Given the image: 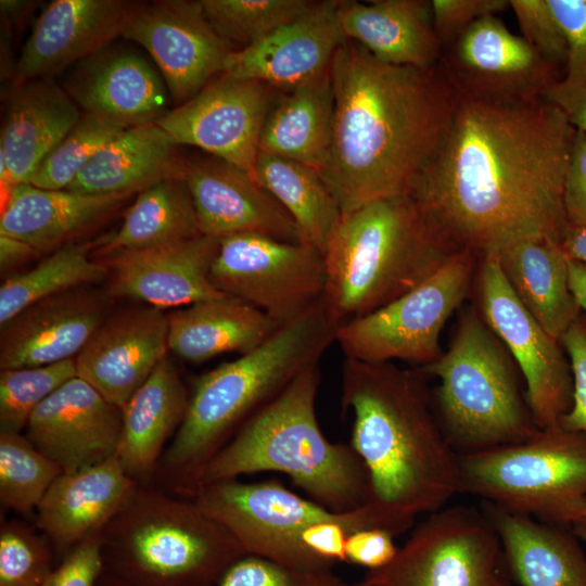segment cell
<instances>
[{
	"mask_svg": "<svg viewBox=\"0 0 586 586\" xmlns=\"http://www.w3.org/2000/svg\"><path fill=\"white\" fill-rule=\"evenodd\" d=\"M123 411L89 383L75 377L33 412L25 435L63 472L116 455Z\"/></svg>",
	"mask_w": 586,
	"mask_h": 586,
	"instance_id": "cell-18",
	"label": "cell"
},
{
	"mask_svg": "<svg viewBox=\"0 0 586 586\" xmlns=\"http://www.w3.org/2000/svg\"><path fill=\"white\" fill-rule=\"evenodd\" d=\"M426 374L394 362L345 358L342 408L369 476L366 504L394 536L459 494V455L437 420Z\"/></svg>",
	"mask_w": 586,
	"mask_h": 586,
	"instance_id": "cell-3",
	"label": "cell"
},
{
	"mask_svg": "<svg viewBox=\"0 0 586 586\" xmlns=\"http://www.w3.org/2000/svg\"><path fill=\"white\" fill-rule=\"evenodd\" d=\"M0 3L1 14L5 22L13 23L21 22L31 7L29 1L2 0Z\"/></svg>",
	"mask_w": 586,
	"mask_h": 586,
	"instance_id": "cell-56",
	"label": "cell"
},
{
	"mask_svg": "<svg viewBox=\"0 0 586 586\" xmlns=\"http://www.w3.org/2000/svg\"><path fill=\"white\" fill-rule=\"evenodd\" d=\"M520 586H586V552L562 526L483 502Z\"/></svg>",
	"mask_w": 586,
	"mask_h": 586,
	"instance_id": "cell-30",
	"label": "cell"
},
{
	"mask_svg": "<svg viewBox=\"0 0 586 586\" xmlns=\"http://www.w3.org/2000/svg\"><path fill=\"white\" fill-rule=\"evenodd\" d=\"M77 377L74 359L0 372V432L22 433L50 395Z\"/></svg>",
	"mask_w": 586,
	"mask_h": 586,
	"instance_id": "cell-42",
	"label": "cell"
},
{
	"mask_svg": "<svg viewBox=\"0 0 586 586\" xmlns=\"http://www.w3.org/2000/svg\"><path fill=\"white\" fill-rule=\"evenodd\" d=\"M204 15L225 40L250 46L309 12L308 0H201Z\"/></svg>",
	"mask_w": 586,
	"mask_h": 586,
	"instance_id": "cell-40",
	"label": "cell"
},
{
	"mask_svg": "<svg viewBox=\"0 0 586 586\" xmlns=\"http://www.w3.org/2000/svg\"><path fill=\"white\" fill-rule=\"evenodd\" d=\"M560 245L571 259L586 265V227L568 224Z\"/></svg>",
	"mask_w": 586,
	"mask_h": 586,
	"instance_id": "cell-54",
	"label": "cell"
},
{
	"mask_svg": "<svg viewBox=\"0 0 586 586\" xmlns=\"http://www.w3.org/2000/svg\"><path fill=\"white\" fill-rule=\"evenodd\" d=\"M395 536L381 527H365L352 532L345 543L346 562L377 571L388 565L399 547Z\"/></svg>",
	"mask_w": 586,
	"mask_h": 586,
	"instance_id": "cell-49",
	"label": "cell"
},
{
	"mask_svg": "<svg viewBox=\"0 0 586 586\" xmlns=\"http://www.w3.org/2000/svg\"><path fill=\"white\" fill-rule=\"evenodd\" d=\"M339 2L319 1L295 21L250 46L232 50L222 73L289 90L328 71L347 40L337 20Z\"/></svg>",
	"mask_w": 586,
	"mask_h": 586,
	"instance_id": "cell-22",
	"label": "cell"
},
{
	"mask_svg": "<svg viewBox=\"0 0 586 586\" xmlns=\"http://www.w3.org/2000/svg\"><path fill=\"white\" fill-rule=\"evenodd\" d=\"M52 546L24 522L2 520L0 526V586H43L54 569Z\"/></svg>",
	"mask_w": 586,
	"mask_h": 586,
	"instance_id": "cell-43",
	"label": "cell"
},
{
	"mask_svg": "<svg viewBox=\"0 0 586 586\" xmlns=\"http://www.w3.org/2000/svg\"><path fill=\"white\" fill-rule=\"evenodd\" d=\"M430 3L433 29L442 50L479 20L510 8L509 0H433Z\"/></svg>",
	"mask_w": 586,
	"mask_h": 586,
	"instance_id": "cell-46",
	"label": "cell"
},
{
	"mask_svg": "<svg viewBox=\"0 0 586 586\" xmlns=\"http://www.w3.org/2000/svg\"><path fill=\"white\" fill-rule=\"evenodd\" d=\"M333 570L296 569L255 555L233 562L212 586H343Z\"/></svg>",
	"mask_w": 586,
	"mask_h": 586,
	"instance_id": "cell-44",
	"label": "cell"
},
{
	"mask_svg": "<svg viewBox=\"0 0 586 586\" xmlns=\"http://www.w3.org/2000/svg\"><path fill=\"white\" fill-rule=\"evenodd\" d=\"M472 293L473 304L521 372L536 424L544 429L558 423L573 402L571 366L560 341L522 305L496 256L479 259Z\"/></svg>",
	"mask_w": 586,
	"mask_h": 586,
	"instance_id": "cell-13",
	"label": "cell"
},
{
	"mask_svg": "<svg viewBox=\"0 0 586 586\" xmlns=\"http://www.w3.org/2000/svg\"><path fill=\"white\" fill-rule=\"evenodd\" d=\"M107 300L77 288L36 302L1 326L0 369L74 359L106 319Z\"/></svg>",
	"mask_w": 586,
	"mask_h": 586,
	"instance_id": "cell-23",
	"label": "cell"
},
{
	"mask_svg": "<svg viewBox=\"0 0 586 586\" xmlns=\"http://www.w3.org/2000/svg\"><path fill=\"white\" fill-rule=\"evenodd\" d=\"M542 99L557 106L576 130L586 133V64L565 71Z\"/></svg>",
	"mask_w": 586,
	"mask_h": 586,
	"instance_id": "cell-51",
	"label": "cell"
},
{
	"mask_svg": "<svg viewBox=\"0 0 586 586\" xmlns=\"http://www.w3.org/2000/svg\"><path fill=\"white\" fill-rule=\"evenodd\" d=\"M137 485L116 455L73 472H63L36 510L37 527L53 550L64 557L84 540L100 535Z\"/></svg>",
	"mask_w": 586,
	"mask_h": 586,
	"instance_id": "cell-25",
	"label": "cell"
},
{
	"mask_svg": "<svg viewBox=\"0 0 586 586\" xmlns=\"http://www.w3.org/2000/svg\"><path fill=\"white\" fill-rule=\"evenodd\" d=\"M569 277L571 290L586 315V265L570 258Z\"/></svg>",
	"mask_w": 586,
	"mask_h": 586,
	"instance_id": "cell-55",
	"label": "cell"
},
{
	"mask_svg": "<svg viewBox=\"0 0 586 586\" xmlns=\"http://www.w3.org/2000/svg\"><path fill=\"white\" fill-rule=\"evenodd\" d=\"M373 586H512L499 537L486 513L454 505L426 515Z\"/></svg>",
	"mask_w": 586,
	"mask_h": 586,
	"instance_id": "cell-11",
	"label": "cell"
},
{
	"mask_svg": "<svg viewBox=\"0 0 586 586\" xmlns=\"http://www.w3.org/2000/svg\"><path fill=\"white\" fill-rule=\"evenodd\" d=\"M440 62L458 95L492 103L542 99L564 75L496 15L479 20L443 48Z\"/></svg>",
	"mask_w": 586,
	"mask_h": 586,
	"instance_id": "cell-15",
	"label": "cell"
},
{
	"mask_svg": "<svg viewBox=\"0 0 586 586\" xmlns=\"http://www.w3.org/2000/svg\"><path fill=\"white\" fill-rule=\"evenodd\" d=\"M522 37L549 63L564 71L568 42L547 0H509Z\"/></svg>",
	"mask_w": 586,
	"mask_h": 586,
	"instance_id": "cell-45",
	"label": "cell"
},
{
	"mask_svg": "<svg viewBox=\"0 0 586 586\" xmlns=\"http://www.w3.org/2000/svg\"><path fill=\"white\" fill-rule=\"evenodd\" d=\"M133 3L122 0H54L41 12L14 68V84L50 78L101 52L122 36Z\"/></svg>",
	"mask_w": 586,
	"mask_h": 586,
	"instance_id": "cell-24",
	"label": "cell"
},
{
	"mask_svg": "<svg viewBox=\"0 0 586 586\" xmlns=\"http://www.w3.org/2000/svg\"><path fill=\"white\" fill-rule=\"evenodd\" d=\"M168 352L167 315L149 306L106 318L74 360L77 377L123 409Z\"/></svg>",
	"mask_w": 586,
	"mask_h": 586,
	"instance_id": "cell-20",
	"label": "cell"
},
{
	"mask_svg": "<svg viewBox=\"0 0 586 586\" xmlns=\"http://www.w3.org/2000/svg\"><path fill=\"white\" fill-rule=\"evenodd\" d=\"M167 323L168 349L193 364L226 353L244 355L280 328L260 309L229 296L176 308Z\"/></svg>",
	"mask_w": 586,
	"mask_h": 586,
	"instance_id": "cell-33",
	"label": "cell"
},
{
	"mask_svg": "<svg viewBox=\"0 0 586 586\" xmlns=\"http://www.w3.org/2000/svg\"><path fill=\"white\" fill-rule=\"evenodd\" d=\"M334 113L331 66L272 103L265 119L259 151L309 166H323L330 148Z\"/></svg>",
	"mask_w": 586,
	"mask_h": 586,
	"instance_id": "cell-35",
	"label": "cell"
},
{
	"mask_svg": "<svg viewBox=\"0 0 586 586\" xmlns=\"http://www.w3.org/2000/svg\"><path fill=\"white\" fill-rule=\"evenodd\" d=\"M275 89L221 73L156 124L175 144L200 148L253 173Z\"/></svg>",
	"mask_w": 586,
	"mask_h": 586,
	"instance_id": "cell-16",
	"label": "cell"
},
{
	"mask_svg": "<svg viewBox=\"0 0 586 586\" xmlns=\"http://www.w3.org/2000/svg\"><path fill=\"white\" fill-rule=\"evenodd\" d=\"M337 330L322 298L255 349L199 377L158 466L168 487L191 499L208 461L303 370L319 362Z\"/></svg>",
	"mask_w": 586,
	"mask_h": 586,
	"instance_id": "cell-4",
	"label": "cell"
},
{
	"mask_svg": "<svg viewBox=\"0 0 586 586\" xmlns=\"http://www.w3.org/2000/svg\"><path fill=\"white\" fill-rule=\"evenodd\" d=\"M154 60L176 102L182 104L224 72L234 50L206 20L201 1L135 4L122 34Z\"/></svg>",
	"mask_w": 586,
	"mask_h": 586,
	"instance_id": "cell-17",
	"label": "cell"
},
{
	"mask_svg": "<svg viewBox=\"0 0 586 586\" xmlns=\"http://www.w3.org/2000/svg\"><path fill=\"white\" fill-rule=\"evenodd\" d=\"M104 572L105 560L100 534L69 550L52 570L43 586H98Z\"/></svg>",
	"mask_w": 586,
	"mask_h": 586,
	"instance_id": "cell-48",
	"label": "cell"
},
{
	"mask_svg": "<svg viewBox=\"0 0 586 586\" xmlns=\"http://www.w3.org/2000/svg\"><path fill=\"white\" fill-rule=\"evenodd\" d=\"M477 264L473 253L457 252L409 292L339 328L335 341L345 358L404 360L419 368L435 361L443 354L440 335L446 321L472 294Z\"/></svg>",
	"mask_w": 586,
	"mask_h": 586,
	"instance_id": "cell-10",
	"label": "cell"
},
{
	"mask_svg": "<svg viewBox=\"0 0 586 586\" xmlns=\"http://www.w3.org/2000/svg\"><path fill=\"white\" fill-rule=\"evenodd\" d=\"M190 394L166 356L122 409L116 456L138 484H150L158 470L169 437L180 428Z\"/></svg>",
	"mask_w": 586,
	"mask_h": 586,
	"instance_id": "cell-29",
	"label": "cell"
},
{
	"mask_svg": "<svg viewBox=\"0 0 586 586\" xmlns=\"http://www.w3.org/2000/svg\"><path fill=\"white\" fill-rule=\"evenodd\" d=\"M496 257L522 305L551 336L560 340L583 313L570 286V257L561 245L524 240Z\"/></svg>",
	"mask_w": 586,
	"mask_h": 586,
	"instance_id": "cell-34",
	"label": "cell"
},
{
	"mask_svg": "<svg viewBox=\"0 0 586 586\" xmlns=\"http://www.w3.org/2000/svg\"><path fill=\"white\" fill-rule=\"evenodd\" d=\"M574 135L544 99L502 104L459 95L437 153L409 195L453 252L481 259L524 240L560 244Z\"/></svg>",
	"mask_w": 586,
	"mask_h": 586,
	"instance_id": "cell-1",
	"label": "cell"
},
{
	"mask_svg": "<svg viewBox=\"0 0 586 586\" xmlns=\"http://www.w3.org/2000/svg\"><path fill=\"white\" fill-rule=\"evenodd\" d=\"M419 369L438 380L434 410L458 455L520 443L538 432L521 372L474 304L460 311L447 351Z\"/></svg>",
	"mask_w": 586,
	"mask_h": 586,
	"instance_id": "cell-7",
	"label": "cell"
},
{
	"mask_svg": "<svg viewBox=\"0 0 586 586\" xmlns=\"http://www.w3.org/2000/svg\"><path fill=\"white\" fill-rule=\"evenodd\" d=\"M569 527L578 539L586 544V498L577 509Z\"/></svg>",
	"mask_w": 586,
	"mask_h": 586,
	"instance_id": "cell-57",
	"label": "cell"
},
{
	"mask_svg": "<svg viewBox=\"0 0 586 586\" xmlns=\"http://www.w3.org/2000/svg\"><path fill=\"white\" fill-rule=\"evenodd\" d=\"M568 42L565 71L586 64V0H547Z\"/></svg>",
	"mask_w": 586,
	"mask_h": 586,
	"instance_id": "cell-52",
	"label": "cell"
},
{
	"mask_svg": "<svg viewBox=\"0 0 586 586\" xmlns=\"http://www.w3.org/2000/svg\"><path fill=\"white\" fill-rule=\"evenodd\" d=\"M176 146L156 123L129 127L100 148L65 190L135 194L157 181L183 177L187 161Z\"/></svg>",
	"mask_w": 586,
	"mask_h": 586,
	"instance_id": "cell-32",
	"label": "cell"
},
{
	"mask_svg": "<svg viewBox=\"0 0 586 586\" xmlns=\"http://www.w3.org/2000/svg\"><path fill=\"white\" fill-rule=\"evenodd\" d=\"M191 500L222 525L246 555L309 571L315 570L308 568L298 549V532L339 513L297 495L275 479L212 482L199 487Z\"/></svg>",
	"mask_w": 586,
	"mask_h": 586,
	"instance_id": "cell-14",
	"label": "cell"
},
{
	"mask_svg": "<svg viewBox=\"0 0 586 586\" xmlns=\"http://www.w3.org/2000/svg\"><path fill=\"white\" fill-rule=\"evenodd\" d=\"M132 194H82L29 183L13 188L2 204L0 234L30 244L40 254L71 243Z\"/></svg>",
	"mask_w": 586,
	"mask_h": 586,
	"instance_id": "cell-31",
	"label": "cell"
},
{
	"mask_svg": "<svg viewBox=\"0 0 586 586\" xmlns=\"http://www.w3.org/2000/svg\"><path fill=\"white\" fill-rule=\"evenodd\" d=\"M331 77L332 135L318 173L341 212L409 194L437 153L459 99L441 62L392 65L346 40Z\"/></svg>",
	"mask_w": 586,
	"mask_h": 586,
	"instance_id": "cell-2",
	"label": "cell"
},
{
	"mask_svg": "<svg viewBox=\"0 0 586 586\" xmlns=\"http://www.w3.org/2000/svg\"><path fill=\"white\" fill-rule=\"evenodd\" d=\"M219 239L195 238L106 255L110 294L157 308H180L226 297L209 280Z\"/></svg>",
	"mask_w": 586,
	"mask_h": 586,
	"instance_id": "cell-19",
	"label": "cell"
},
{
	"mask_svg": "<svg viewBox=\"0 0 586 586\" xmlns=\"http://www.w3.org/2000/svg\"><path fill=\"white\" fill-rule=\"evenodd\" d=\"M40 253L27 242L7 234H0V270L5 275Z\"/></svg>",
	"mask_w": 586,
	"mask_h": 586,
	"instance_id": "cell-53",
	"label": "cell"
},
{
	"mask_svg": "<svg viewBox=\"0 0 586 586\" xmlns=\"http://www.w3.org/2000/svg\"><path fill=\"white\" fill-rule=\"evenodd\" d=\"M569 358L573 378L571 409L559 423L564 428L586 434V315H582L560 337Z\"/></svg>",
	"mask_w": 586,
	"mask_h": 586,
	"instance_id": "cell-47",
	"label": "cell"
},
{
	"mask_svg": "<svg viewBox=\"0 0 586 586\" xmlns=\"http://www.w3.org/2000/svg\"><path fill=\"white\" fill-rule=\"evenodd\" d=\"M319 383L318 362L303 370L240 428L204 467L196 491L212 482L277 472L331 511L346 512L366 505L370 496L366 467L351 445L329 441L320 429L316 415Z\"/></svg>",
	"mask_w": 586,
	"mask_h": 586,
	"instance_id": "cell-5",
	"label": "cell"
},
{
	"mask_svg": "<svg viewBox=\"0 0 586 586\" xmlns=\"http://www.w3.org/2000/svg\"><path fill=\"white\" fill-rule=\"evenodd\" d=\"M98 586H130L117 576L113 575L112 573L105 572L103 573L102 577L100 578V582Z\"/></svg>",
	"mask_w": 586,
	"mask_h": 586,
	"instance_id": "cell-58",
	"label": "cell"
},
{
	"mask_svg": "<svg viewBox=\"0 0 586 586\" xmlns=\"http://www.w3.org/2000/svg\"><path fill=\"white\" fill-rule=\"evenodd\" d=\"M209 280L282 327L323 298L327 271L323 254L308 243L244 232L219 239Z\"/></svg>",
	"mask_w": 586,
	"mask_h": 586,
	"instance_id": "cell-12",
	"label": "cell"
},
{
	"mask_svg": "<svg viewBox=\"0 0 586 586\" xmlns=\"http://www.w3.org/2000/svg\"><path fill=\"white\" fill-rule=\"evenodd\" d=\"M93 246L71 242L34 268L7 277L0 286V324L36 302L104 279L106 265L89 257Z\"/></svg>",
	"mask_w": 586,
	"mask_h": 586,
	"instance_id": "cell-38",
	"label": "cell"
},
{
	"mask_svg": "<svg viewBox=\"0 0 586 586\" xmlns=\"http://www.w3.org/2000/svg\"><path fill=\"white\" fill-rule=\"evenodd\" d=\"M127 127L84 113L77 124L41 162L28 183L47 190H65L97 151Z\"/></svg>",
	"mask_w": 586,
	"mask_h": 586,
	"instance_id": "cell-41",
	"label": "cell"
},
{
	"mask_svg": "<svg viewBox=\"0 0 586 586\" xmlns=\"http://www.w3.org/2000/svg\"><path fill=\"white\" fill-rule=\"evenodd\" d=\"M252 175L292 217L303 242L323 254L342 212L319 173L295 161L258 152Z\"/></svg>",
	"mask_w": 586,
	"mask_h": 586,
	"instance_id": "cell-37",
	"label": "cell"
},
{
	"mask_svg": "<svg viewBox=\"0 0 586 586\" xmlns=\"http://www.w3.org/2000/svg\"><path fill=\"white\" fill-rule=\"evenodd\" d=\"M105 570L130 586H212L245 551L187 498L138 484L101 533Z\"/></svg>",
	"mask_w": 586,
	"mask_h": 586,
	"instance_id": "cell-8",
	"label": "cell"
},
{
	"mask_svg": "<svg viewBox=\"0 0 586 586\" xmlns=\"http://www.w3.org/2000/svg\"><path fill=\"white\" fill-rule=\"evenodd\" d=\"M343 586H373L372 584H370L369 582H367L365 578L360 582H357V583H345Z\"/></svg>",
	"mask_w": 586,
	"mask_h": 586,
	"instance_id": "cell-59",
	"label": "cell"
},
{
	"mask_svg": "<svg viewBox=\"0 0 586 586\" xmlns=\"http://www.w3.org/2000/svg\"><path fill=\"white\" fill-rule=\"evenodd\" d=\"M337 20L347 40L381 62L428 68L441 61L442 44L433 29L430 1L340 0Z\"/></svg>",
	"mask_w": 586,
	"mask_h": 586,
	"instance_id": "cell-28",
	"label": "cell"
},
{
	"mask_svg": "<svg viewBox=\"0 0 586 586\" xmlns=\"http://www.w3.org/2000/svg\"><path fill=\"white\" fill-rule=\"evenodd\" d=\"M563 206L569 225L586 227V133L576 129L565 173Z\"/></svg>",
	"mask_w": 586,
	"mask_h": 586,
	"instance_id": "cell-50",
	"label": "cell"
},
{
	"mask_svg": "<svg viewBox=\"0 0 586 586\" xmlns=\"http://www.w3.org/2000/svg\"><path fill=\"white\" fill-rule=\"evenodd\" d=\"M183 179L201 234L221 239L255 232L303 242L292 217L250 171L213 156L187 161Z\"/></svg>",
	"mask_w": 586,
	"mask_h": 586,
	"instance_id": "cell-21",
	"label": "cell"
},
{
	"mask_svg": "<svg viewBox=\"0 0 586 586\" xmlns=\"http://www.w3.org/2000/svg\"><path fill=\"white\" fill-rule=\"evenodd\" d=\"M194 205L183 177L157 181L137 193L120 227L97 250L106 256L186 241L200 235Z\"/></svg>",
	"mask_w": 586,
	"mask_h": 586,
	"instance_id": "cell-36",
	"label": "cell"
},
{
	"mask_svg": "<svg viewBox=\"0 0 586 586\" xmlns=\"http://www.w3.org/2000/svg\"><path fill=\"white\" fill-rule=\"evenodd\" d=\"M455 253L409 194L343 212L323 252L327 311L341 328L409 292Z\"/></svg>",
	"mask_w": 586,
	"mask_h": 586,
	"instance_id": "cell-6",
	"label": "cell"
},
{
	"mask_svg": "<svg viewBox=\"0 0 586 586\" xmlns=\"http://www.w3.org/2000/svg\"><path fill=\"white\" fill-rule=\"evenodd\" d=\"M459 494L569 527L586 498V434L558 422L520 443L459 455Z\"/></svg>",
	"mask_w": 586,
	"mask_h": 586,
	"instance_id": "cell-9",
	"label": "cell"
},
{
	"mask_svg": "<svg viewBox=\"0 0 586 586\" xmlns=\"http://www.w3.org/2000/svg\"><path fill=\"white\" fill-rule=\"evenodd\" d=\"M80 65L67 92L85 113L129 128L156 123L169 111L161 77L140 55L99 52Z\"/></svg>",
	"mask_w": 586,
	"mask_h": 586,
	"instance_id": "cell-26",
	"label": "cell"
},
{
	"mask_svg": "<svg viewBox=\"0 0 586 586\" xmlns=\"http://www.w3.org/2000/svg\"><path fill=\"white\" fill-rule=\"evenodd\" d=\"M63 470L25 434L0 432V502L21 514L36 511Z\"/></svg>",
	"mask_w": 586,
	"mask_h": 586,
	"instance_id": "cell-39",
	"label": "cell"
},
{
	"mask_svg": "<svg viewBox=\"0 0 586 586\" xmlns=\"http://www.w3.org/2000/svg\"><path fill=\"white\" fill-rule=\"evenodd\" d=\"M81 115L68 92L51 78L14 84L0 139V157L14 187L28 183Z\"/></svg>",
	"mask_w": 586,
	"mask_h": 586,
	"instance_id": "cell-27",
	"label": "cell"
}]
</instances>
